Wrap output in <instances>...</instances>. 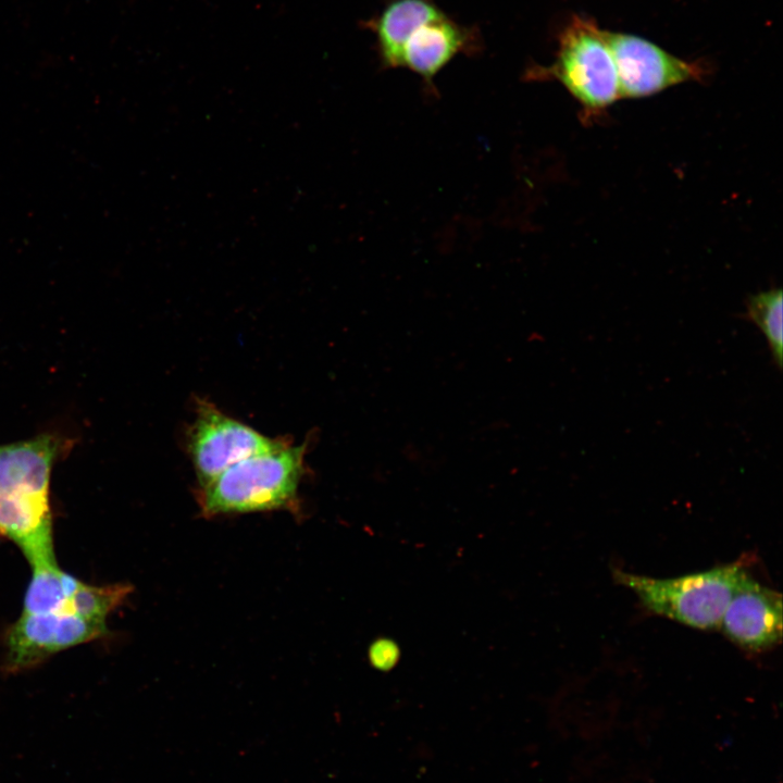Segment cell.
<instances>
[{
    "label": "cell",
    "mask_w": 783,
    "mask_h": 783,
    "mask_svg": "<svg viewBox=\"0 0 783 783\" xmlns=\"http://www.w3.org/2000/svg\"><path fill=\"white\" fill-rule=\"evenodd\" d=\"M605 35L618 73L620 98L648 97L707 75L703 62L680 59L645 38L609 30Z\"/></svg>",
    "instance_id": "7"
},
{
    "label": "cell",
    "mask_w": 783,
    "mask_h": 783,
    "mask_svg": "<svg viewBox=\"0 0 783 783\" xmlns=\"http://www.w3.org/2000/svg\"><path fill=\"white\" fill-rule=\"evenodd\" d=\"M745 570L738 560L706 571L656 579L613 570L617 583L632 591L650 611L682 624L710 630L720 625Z\"/></svg>",
    "instance_id": "4"
},
{
    "label": "cell",
    "mask_w": 783,
    "mask_h": 783,
    "mask_svg": "<svg viewBox=\"0 0 783 783\" xmlns=\"http://www.w3.org/2000/svg\"><path fill=\"white\" fill-rule=\"evenodd\" d=\"M368 659L375 670L389 671L396 667L400 659V648L395 641L388 637H380L369 646Z\"/></svg>",
    "instance_id": "12"
},
{
    "label": "cell",
    "mask_w": 783,
    "mask_h": 783,
    "mask_svg": "<svg viewBox=\"0 0 783 783\" xmlns=\"http://www.w3.org/2000/svg\"><path fill=\"white\" fill-rule=\"evenodd\" d=\"M443 15L430 0H393L370 25L386 67H401L405 45L423 24Z\"/></svg>",
    "instance_id": "10"
},
{
    "label": "cell",
    "mask_w": 783,
    "mask_h": 783,
    "mask_svg": "<svg viewBox=\"0 0 783 783\" xmlns=\"http://www.w3.org/2000/svg\"><path fill=\"white\" fill-rule=\"evenodd\" d=\"M745 318L765 335L775 366L781 370L783 360V295L781 288H771L750 295Z\"/></svg>",
    "instance_id": "11"
},
{
    "label": "cell",
    "mask_w": 783,
    "mask_h": 783,
    "mask_svg": "<svg viewBox=\"0 0 783 783\" xmlns=\"http://www.w3.org/2000/svg\"><path fill=\"white\" fill-rule=\"evenodd\" d=\"M470 44V33L443 14L423 24L411 35L402 50L401 67H408L431 82Z\"/></svg>",
    "instance_id": "9"
},
{
    "label": "cell",
    "mask_w": 783,
    "mask_h": 783,
    "mask_svg": "<svg viewBox=\"0 0 783 783\" xmlns=\"http://www.w3.org/2000/svg\"><path fill=\"white\" fill-rule=\"evenodd\" d=\"M63 446L51 434L0 445V537L17 546L32 568L57 563L49 490Z\"/></svg>",
    "instance_id": "1"
},
{
    "label": "cell",
    "mask_w": 783,
    "mask_h": 783,
    "mask_svg": "<svg viewBox=\"0 0 783 783\" xmlns=\"http://www.w3.org/2000/svg\"><path fill=\"white\" fill-rule=\"evenodd\" d=\"M530 77L561 83L581 104L585 117L601 114L620 98L605 30L592 18L573 16L560 33L555 62L532 69Z\"/></svg>",
    "instance_id": "5"
},
{
    "label": "cell",
    "mask_w": 783,
    "mask_h": 783,
    "mask_svg": "<svg viewBox=\"0 0 783 783\" xmlns=\"http://www.w3.org/2000/svg\"><path fill=\"white\" fill-rule=\"evenodd\" d=\"M719 626L734 644L748 651L772 648L782 637L781 594L744 572Z\"/></svg>",
    "instance_id": "8"
},
{
    "label": "cell",
    "mask_w": 783,
    "mask_h": 783,
    "mask_svg": "<svg viewBox=\"0 0 783 783\" xmlns=\"http://www.w3.org/2000/svg\"><path fill=\"white\" fill-rule=\"evenodd\" d=\"M307 445L283 442L276 448L248 457L200 487L201 514L248 513L296 506L304 472Z\"/></svg>",
    "instance_id": "3"
},
{
    "label": "cell",
    "mask_w": 783,
    "mask_h": 783,
    "mask_svg": "<svg viewBox=\"0 0 783 783\" xmlns=\"http://www.w3.org/2000/svg\"><path fill=\"white\" fill-rule=\"evenodd\" d=\"M130 593L127 584L79 585L50 608L22 612L5 639V669L20 672L107 633L105 620Z\"/></svg>",
    "instance_id": "2"
},
{
    "label": "cell",
    "mask_w": 783,
    "mask_h": 783,
    "mask_svg": "<svg viewBox=\"0 0 783 783\" xmlns=\"http://www.w3.org/2000/svg\"><path fill=\"white\" fill-rule=\"evenodd\" d=\"M282 443L224 414L204 400L197 401L196 419L187 435L188 450L200 487L233 464L272 450Z\"/></svg>",
    "instance_id": "6"
}]
</instances>
